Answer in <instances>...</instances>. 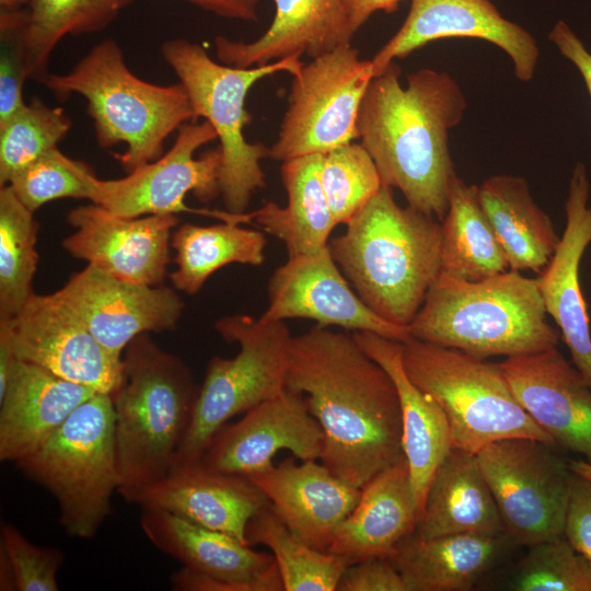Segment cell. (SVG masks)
<instances>
[{
    "label": "cell",
    "mask_w": 591,
    "mask_h": 591,
    "mask_svg": "<svg viewBox=\"0 0 591 591\" xmlns=\"http://www.w3.org/2000/svg\"><path fill=\"white\" fill-rule=\"evenodd\" d=\"M286 389L323 431L321 462L362 488L404 456L402 410L389 373L352 335L315 325L291 338Z\"/></svg>",
    "instance_id": "6da1fadb"
},
{
    "label": "cell",
    "mask_w": 591,
    "mask_h": 591,
    "mask_svg": "<svg viewBox=\"0 0 591 591\" xmlns=\"http://www.w3.org/2000/svg\"><path fill=\"white\" fill-rule=\"evenodd\" d=\"M399 76L393 61L371 80L358 115L360 143L384 186L442 221L456 177L449 131L462 121L466 99L445 71L422 68L406 77V86Z\"/></svg>",
    "instance_id": "7a4b0ae2"
},
{
    "label": "cell",
    "mask_w": 591,
    "mask_h": 591,
    "mask_svg": "<svg viewBox=\"0 0 591 591\" xmlns=\"http://www.w3.org/2000/svg\"><path fill=\"white\" fill-rule=\"evenodd\" d=\"M441 223L383 185L328 250L370 310L407 327L441 273Z\"/></svg>",
    "instance_id": "3957f363"
},
{
    "label": "cell",
    "mask_w": 591,
    "mask_h": 591,
    "mask_svg": "<svg viewBox=\"0 0 591 591\" xmlns=\"http://www.w3.org/2000/svg\"><path fill=\"white\" fill-rule=\"evenodd\" d=\"M546 315L538 278L509 269L472 281L441 271L407 329L480 359L508 358L558 346L560 333Z\"/></svg>",
    "instance_id": "277c9868"
},
{
    "label": "cell",
    "mask_w": 591,
    "mask_h": 591,
    "mask_svg": "<svg viewBox=\"0 0 591 591\" xmlns=\"http://www.w3.org/2000/svg\"><path fill=\"white\" fill-rule=\"evenodd\" d=\"M124 378L111 395L121 497L162 479L172 468L198 391L187 364L149 336L134 338Z\"/></svg>",
    "instance_id": "5b68a950"
},
{
    "label": "cell",
    "mask_w": 591,
    "mask_h": 591,
    "mask_svg": "<svg viewBox=\"0 0 591 591\" xmlns=\"http://www.w3.org/2000/svg\"><path fill=\"white\" fill-rule=\"evenodd\" d=\"M42 84L60 100L73 93L86 100L99 146L126 144L116 159L127 173L159 159L169 136L195 121L185 88L138 78L113 38L95 45L69 72L48 73Z\"/></svg>",
    "instance_id": "8992f818"
},
{
    "label": "cell",
    "mask_w": 591,
    "mask_h": 591,
    "mask_svg": "<svg viewBox=\"0 0 591 591\" xmlns=\"http://www.w3.org/2000/svg\"><path fill=\"white\" fill-rule=\"evenodd\" d=\"M402 359L408 378L444 412L452 448L477 454L513 438L554 445L518 402L499 363L413 337L402 343Z\"/></svg>",
    "instance_id": "52a82bcc"
},
{
    "label": "cell",
    "mask_w": 591,
    "mask_h": 591,
    "mask_svg": "<svg viewBox=\"0 0 591 591\" xmlns=\"http://www.w3.org/2000/svg\"><path fill=\"white\" fill-rule=\"evenodd\" d=\"M161 54L185 88L195 120L204 117L220 141V195L227 211L244 213L253 194L265 187L260 161L269 153L263 143L244 137L251 121L246 95L257 81L277 72L293 77L303 63L290 57L251 68L233 67L216 62L201 45L184 38L164 42Z\"/></svg>",
    "instance_id": "ba28073f"
},
{
    "label": "cell",
    "mask_w": 591,
    "mask_h": 591,
    "mask_svg": "<svg viewBox=\"0 0 591 591\" xmlns=\"http://www.w3.org/2000/svg\"><path fill=\"white\" fill-rule=\"evenodd\" d=\"M15 464L53 495L67 535L92 538L111 514L112 496L119 488L112 396L95 393Z\"/></svg>",
    "instance_id": "9c48e42d"
},
{
    "label": "cell",
    "mask_w": 591,
    "mask_h": 591,
    "mask_svg": "<svg viewBox=\"0 0 591 591\" xmlns=\"http://www.w3.org/2000/svg\"><path fill=\"white\" fill-rule=\"evenodd\" d=\"M215 328L240 349L233 358L209 360L174 463L200 459L229 419L286 389L292 336L285 321L234 314L218 320Z\"/></svg>",
    "instance_id": "30bf717a"
},
{
    "label": "cell",
    "mask_w": 591,
    "mask_h": 591,
    "mask_svg": "<svg viewBox=\"0 0 591 591\" xmlns=\"http://www.w3.org/2000/svg\"><path fill=\"white\" fill-rule=\"evenodd\" d=\"M374 77L351 45L303 63L292 77L288 107L268 158L288 161L327 152L359 138L358 115Z\"/></svg>",
    "instance_id": "8fae6325"
},
{
    "label": "cell",
    "mask_w": 591,
    "mask_h": 591,
    "mask_svg": "<svg viewBox=\"0 0 591 591\" xmlns=\"http://www.w3.org/2000/svg\"><path fill=\"white\" fill-rule=\"evenodd\" d=\"M553 448L513 438L476 454L503 532L517 546L564 536L573 472Z\"/></svg>",
    "instance_id": "7c38bea8"
},
{
    "label": "cell",
    "mask_w": 591,
    "mask_h": 591,
    "mask_svg": "<svg viewBox=\"0 0 591 591\" xmlns=\"http://www.w3.org/2000/svg\"><path fill=\"white\" fill-rule=\"evenodd\" d=\"M215 139L217 134L207 120L186 123L165 154L125 177L101 179L92 172L88 199L127 218L190 211L184 202L188 193L202 202L211 201L220 195L221 149H210L198 159L194 153Z\"/></svg>",
    "instance_id": "4fadbf2b"
},
{
    "label": "cell",
    "mask_w": 591,
    "mask_h": 591,
    "mask_svg": "<svg viewBox=\"0 0 591 591\" xmlns=\"http://www.w3.org/2000/svg\"><path fill=\"white\" fill-rule=\"evenodd\" d=\"M140 528L160 552L183 568L171 577L177 591H285L271 553L162 510H142Z\"/></svg>",
    "instance_id": "5bb4252c"
},
{
    "label": "cell",
    "mask_w": 591,
    "mask_h": 591,
    "mask_svg": "<svg viewBox=\"0 0 591 591\" xmlns=\"http://www.w3.org/2000/svg\"><path fill=\"white\" fill-rule=\"evenodd\" d=\"M18 359L112 395L124 378L123 359L114 358L79 316L58 297L36 294L12 318L0 321Z\"/></svg>",
    "instance_id": "9a60e30c"
},
{
    "label": "cell",
    "mask_w": 591,
    "mask_h": 591,
    "mask_svg": "<svg viewBox=\"0 0 591 591\" xmlns=\"http://www.w3.org/2000/svg\"><path fill=\"white\" fill-rule=\"evenodd\" d=\"M56 293L97 341L120 360L137 336L174 329L184 310L175 288L125 281L90 264Z\"/></svg>",
    "instance_id": "2e32d148"
},
{
    "label": "cell",
    "mask_w": 591,
    "mask_h": 591,
    "mask_svg": "<svg viewBox=\"0 0 591 591\" xmlns=\"http://www.w3.org/2000/svg\"><path fill=\"white\" fill-rule=\"evenodd\" d=\"M263 321L309 318L323 327L372 332L398 341L412 338L407 327L378 316L356 293L328 245L320 252L288 256L268 281Z\"/></svg>",
    "instance_id": "e0dca14e"
},
{
    "label": "cell",
    "mask_w": 591,
    "mask_h": 591,
    "mask_svg": "<svg viewBox=\"0 0 591 591\" xmlns=\"http://www.w3.org/2000/svg\"><path fill=\"white\" fill-rule=\"evenodd\" d=\"M67 221L76 231L61 245L71 256L125 281L163 285L175 215L127 218L92 202L72 209Z\"/></svg>",
    "instance_id": "ac0fdd59"
},
{
    "label": "cell",
    "mask_w": 591,
    "mask_h": 591,
    "mask_svg": "<svg viewBox=\"0 0 591 591\" xmlns=\"http://www.w3.org/2000/svg\"><path fill=\"white\" fill-rule=\"evenodd\" d=\"M452 37L496 45L510 57L514 76L522 82L535 74L540 57L535 38L503 18L490 0H412L403 25L371 59L374 77L395 58H405L431 42Z\"/></svg>",
    "instance_id": "d6986e66"
},
{
    "label": "cell",
    "mask_w": 591,
    "mask_h": 591,
    "mask_svg": "<svg viewBox=\"0 0 591 591\" xmlns=\"http://www.w3.org/2000/svg\"><path fill=\"white\" fill-rule=\"evenodd\" d=\"M322 449L323 431L304 396L285 389L223 427L201 459L218 471L247 477L273 465L280 450L306 461L320 459Z\"/></svg>",
    "instance_id": "ffe728a7"
},
{
    "label": "cell",
    "mask_w": 591,
    "mask_h": 591,
    "mask_svg": "<svg viewBox=\"0 0 591 591\" xmlns=\"http://www.w3.org/2000/svg\"><path fill=\"white\" fill-rule=\"evenodd\" d=\"M514 396L554 445L591 463V385L557 349L499 362Z\"/></svg>",
    "instance_id": "44dd1931"
},
{
    "label": "cell",
    "mask_w": 591,
    "mask_h": 591,
    "mask_svg": "<svg viewBox=\"0 0 591 591\" xmlns=\"http://www.w3.org/2000/svg\"><path fill=\"white\" fill-rule=\"evenodd\" d=\"M124 499L142 510H162L246 542L250 519L269 505L247 477L218 471L201 457L176 462L159 482Z\"/></svg>",
    "instance_id": "7402d4cb"
},
{
    "label": "cell",
    "mask_w": 591,
    "mask_h": 591,
    "mask_svg": "<svg viewBox=\"0 0 591 591\" xmlns=\"http://www.w3.org/2000/svg\"><path fill=\"white\" fill-rule=\"evenodd\" d=\"M590 182L587 167L576 162L565 202L566 225L559 244L540 274L538 288L545 311L566 344L571 362L591 385V329L579 268L591 243Z\"/></svg>",
    "instance_id": "603a6c76"
},
{
    "label": "cell",
    "mask_w": 591,
    "mask_h": 591,
    "mask_svg": "<svg viewBox=\"0 0 591 591\" xmlns=\"http://www.w3.org/2000/svg\"><path fill=\"white\" fill-rule=\"evenodd\" d=\"M288 457L247 478L266 496L271 509L299 538L327 552L340 522L361 496L358 488L316 460Z\"/></svg>",
    "instance_id": "cb8c5ba5"
},
{
    "label": "cell",
    "mask_w": 591,
    "mask_h": 591,
    "mask_svg": "<svg viewBox=\"0 0 591 591\" xmlns=\"http://www.w3.org/2000/svg\"><path fill=\"white\" fill-rule=\"evenodd\" d=\"M95 393L16 358L0 395V460L16 463L32 454Z\"/></svg>",
    "instance_id": "d4e9b609"
},
{
    "label": "cell",
    "mask_w": 591,
    "mask_h": 591,
    "mask_svg": "<svg viewBox=\"0 0 591 591\" xmlns=\"http://www.w3.org/2000/svg\"><path fill=\"white\" fill-rule=\"evenodd\" d=\"M270 26L251 43L215 38L218 59L251 68L302 55L316 58L349 45L355 35L343 0H274Z\"/></svg>",
    "instance_id": "484cf974"
},
{
    "label": "cell",
    "mask_w": 591,
    "mask_h": 591,
    "mask_svg": "<svg viewBox=\"0 0 591 591\" xmlns=\"http://www.w3.org/2000/svg\"><path fill=\"white\" fill-rule=\"evenodd\" d=\"M352 337L395 384L402 410L403 453L408 463L414 500L420 517L434 472L452 449L447 416L438 402L406 374L402 341L372 332H354Z\"/></svg>",
    "instance_id": "4316f807"
},
{
    "label": "cell",
    "mask_w": 591,
    "mask_h": 591,
    "mask_svg": "<svg viewBox=\"0 0 591 591\" xmlns=\"http://www.w3.org/2000/svg\"><path fill=\"white\" fill-rule=\"evenodd\" d=\"M405 456L372 477L354 510L337 526L328 551L349 565L389 557L418 521Z\"/></svg>",
    "instance_id": "83f0119b"
},
{
    "label": "cell",
    "mask_w": 591,
    "mask_h": 591,
    "mask_svg": "<svg viewBox=\"0 0 591 591\" xmlns=\"http://www.w3.org/2000/svg\"><path fill=\"white\" fill-rule=\"evenodd\" d=\"M505 534L457 533L419 537L412 533L387 557L408 591H468L498 566L510 547Z\"/></svg>",
    "instance_id": "f1b7e54d"
},
{
    "label": "cell",
    "mask_w": 591,
    "mask_h": 591,
    "mask_svg": "<svg viewBox=\"0 0 591 591\" xmlns=\"http://www.w3.org/2000/svg\"><path fill=\"white\" fill-rule=\"evenodd\" d=\"M505 533L476 454L452 448L429 485L414 534Z\"/></svg>",
    "instance_id": "f546056e"
},
{
    "label": "cell",
    "mask_w": 591,
    "mask_h": 591,
    "mask_svg": "<svg viewBox=\"0 0 591 591\" xmlns=\"http://www.w3.org/2000/svg\"><path fill=\"white\" fill-rule=\"evenodd\" d=\"M324 154H309L282 162L281 179L287 192L286 207L268 201L262 208L239 215V222L252 219L279 239L288 256L312 254L325 248L337 225L321 182Z\"/></svg>",
    "instance_id": "4dcf8cb0"
},
{
    "label": "cell",
    "mask_w": 591,
    "mask_h": 591,
    "mask_svg": "<svg viewBox=\"0 0 591 591\" xmlns=\"http://www.w3.org/2000/svg\"><path fill=\"white\" fill-rule=\"evenodd\" d=\"M480 204L507 257L509 269L541 274L560 236L535 202L525 178L497 174L478 186Z\"/></svg>",
    "instance_id": "1f68e13d"
},
{
    "label": "cell",
    "mask_w": 591,
    "mask_h": 591,
    "mask_svg": "<svg viewBox=\"0 0 591 591\" xmlns=\"http://www.w3.org/2000/svg\"><path fill=\"white\" fill-rule=\"evenodd\" d=\"M441 229L442 273L474 281L509 270L477 185H468L457 176L453 179Z\"/></svg>",
    "instance_id": "d6a6232c"
},
{
    "label": "cell",
    "mask_w": 591,
    "mask_h": 591,
    "mask_svg": "<svg viewBox=\"0 0 591 591\" xmlns=\"http://www.w3.org/2000/svg\"><path fill=\"white\" fill-rule=\"evenodd\" d=\"M239 224L222 221L211 225L184 223L177 227L171 237L176 265L170 274L173 287L192 296L225 265H262L265 258V235Z\"/></svg>",
    "instance_id": "836d02e7"
},
{
    "label": "cell",
    "mask_w": 591,
    "mask_h": 591,
    "mask_svg": "<svg viewBox=\"0 0 591 591\" xmlns=\"http://www.w3.org/2000/svg\"><path fill=\"white\" fill-rule=\"evenodd\" d=\"M132 0H31L23 34L30 78L42 83L50 55L66 35L106 28Z\"/></svg>",
    "instance_id": "e575fe53"
},
{
    "label": "cell",
    "mask_w": 591,
    "mask_h": 591,
    "mask_svg": "<svg viewBox=\"0 0 591 591\" xmlns=\"http://www.w3.org/2000/svg\"><path fill=\"white\" fill-rule=\"evenodd\" d=\"M248 545L269 548L278 566L285 591H336L345 568L343 557L318 551L299 538L275 513L270 505L247 522Z\"/></svg>",
    "instance_id": "d590c367"
},
{
    "label": "cell",
    "mask_w": 591,
    "mask_h": 591,
    "mask_svg": "<svg viewBox=\"0 0 591 591\" xmlns=\"http://www.w3.org/2000/svg\"><path fill=\"white\" fill-rule=\"evenodd\" d=\"M39 225L9 185L0 188V321L14 317L34 296Z\"/></svg>",
    "instance_id": "8d00e7d4"
},
{
    "label": "cell",
    "mask_w": 591,
    "mask_h": 591,
    "mask_svg": "<svg viewBox=\"0 0 591 591\" xmlns=\"http://www.w3.org/2000/svg\"><path fill=\"white\" fill-rule=\"evenodd\" d=\"M71 120L39 97L25 103L0 124V186L47 153L67 136Z\"/></svg>",
    "instance_id": "74e56055"
},
{
    "label": "cell",
    "mask_w": 591,
    "mask_h": 591,
    "mask_svg": "<svg viewBox=\"0 0 591 591\" xmlns=\"http://www.w3.org/2000/svg\"><path fill=\"white\" fill-rule=\"evenodd\" d=\"M526 549L511 567L505 589L591 591V565L565 536L535 543Z\"/></svg>",
    "instance_id": "f35d334b"
},
{
    "label": "cell",
    "mask_w": 591,
    "mask_h": 591,
    "mask_svg": "<svg viewBox=\"0 0 591 591\" xmlns=\"http://www.w3.org/2000/svg\"><path fill=\"white\" fill-rule=\"evenodd\" d=\"M321 182L335 223L346 225L383 186L369 152L351 142L324 154Z\"/></svg>",
    "instance_id": "ab89813d"
},
{
    "label": "cell",
    "mask_w": 591,
    "mask_h": 591,
    "mask_svg": "<svg viewBox=\"0 0 591 591\" xmlns=\"http://www.w3.org/2000/svg\"><path fill=\"white\" fill-rule=\"evenodd\" d=\"M91 173L84 162L67 157L57 147L15 174L8 185L19 200L35 212L54 200L88 199Z\"/></svg>",
    "instance_id": "60d3db41"
},
{
    "label": "cell",
    "mask_w": 591,
    "mask_h": 591,
    "mask_svg": "<svg viewBox=\"0 0 591 591\" xmlns=\"http://www.w3.org/2000/svg\"><path fill=\"white\" fill-rule=\"evenodd\" d=\"M0 548L5 553L18 591H58L63 563L60 549L30 542L14 525L2 522Z\"/></svg>",
    "instance_id": "b9f144b4"
},
{
    "label": "cell",
    "mask_w": 591,
    "mask_h": 591,
    "mask_svg": "<svg viewBox=\"0 0 591 591\" xmlns=\"http://www.w3.org/2000/svg\"><path fill=\"white\" fill-rule=\"evenodd\" d=\"M26 20V8L0 11V124L25 104L23 85L30 78L23 44Z\"/></svg>",
    "instance_id": "7bdbcfd3"
},
{
    "label": "cell",
    "mask_w": 591,
    "mask_h": 591,
    "mask_svg": "<svg viewBox=\"0 0 591 591\" xmlns=\"http://www.w3.org/2000/svg\"><path fill=\"white\" fill-rule=\"evenodd\" d=\"M336 591H408L392 561L375 557L348 565L340 576Z\"/></svg>",
    "instance_id": "ee69618b"
},
{
    "label": "cell",
    "mask_w": 591,
    "mask_h": 591,
    "mask_svg": "<svg viewBox=\"0 0 591 591\" xmlns=\"http://www.w3.org/2000/svg\"><path fill=\"white\" fill-rule=\"evenodd\" d=\"M564 536L591 565V480L573 473Z\"/></svg>",
    "instance_id": "f6af8a7d"
},
{
    "label": "cell",
    "mask_w": 591,
    "mask_h": 591,
    "mask_svg": "<svg viewBox=\"0 0 591 591\" xmlns=\"http://www.w3.org/2000/svg\"><path fill=\"white\" fill-rule=\"evenodd\" d=\"M548 39L558 51L580 72L591 96V53L570 26L558 21L548 34Z\"/></svg>",
    "instance_id": "bcb514c9"
},
{
    "label": "cell",
    "mask_w": 591,
    "mask_h": 591,
    "mask_svg": "<svg viewBox=\"0 0 591 591\" xmlns=\"http://www.w3.org/2000/svg\"><path fill=\"white\" fill-rule=\"evenodd\" d=\"M221 18L256 22L262 0H185Z\"/></svg>",
    "instance_id": "7dc6e473"
},
{
    "label": "cell",
    "mask_w": 591,
    "mask_h": 591,
    "mask_svg": "<svg viewBox=\"0 0 591 591\" xmlns=\"http://www.w3.org/2000/svg\"><path fill=\"white\" fill-rule=\"evenodd\" d=\"M349 20L350 30L354 34L378 12L394 13L402 0H343Z\"/></svg>",
    "instance_id": "c3c4849f"
},
{
    "label": "cell",
    "mask_w": 591,
    "mask_h": 591,
    "mask_svg": "<svg viewBox=\"0 0 591 591\" xmlns=\"http://www.w3.org/2000/svg\"><path fill=\"white\" fill-rule=\"evenodd\" d=\"M0 590L1 591L16 590L15 580H14L10 561L5 553L1 548H0Z\"/></svg>",
    "instance_id": "681fc988"
},
{
    "label": "cell",
    "mask_w": 591,
    "mask_h": 591,
    "mask_svg": "<svg viewBox=\"0 0 591 591\" xmlns=\"http://www.w3.org/2000/svg\"><path fill=\"white\" fill-rule=\"evenodd\" d=\"M569 467L573 473L580 474L591 480V463L579 459L569 461Z\"/></svg>",
    "instance_id": "f907efd6"
},
{
    "label": "cell",
    "mask_w": 591,
    "mask_h": 591,
    "mask_svg": "<svg viewBox=\"0 0 591 591\" xmlns=\"http://www.w3.org/2000/svg\"><path fill=\"white\" fill-rule=\"evenodd\" d=\"M31 0H0L1 10H20L30 4Z\"/></svg>",
    "instance_id": "816d5d0a"
}]
</instances>
